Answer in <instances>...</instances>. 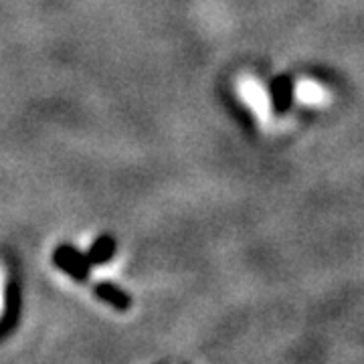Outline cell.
<instances>
[{
	"instance_id": "obj_1",
	"label": "cell",
	"mask_w": 364,
	"mask_h": 364,
	"mask_svg": "<svg viewBox=\"0 0 364 364\" xmlns=\"http://www.w3.org/2000/svg\"><path fill=\"white\" fill-rule=\"evenodd\" d=\"M237 91L241 95V100L253 109V114L259 117V119H267L269 117V109H272V104H269V95L267 91L261 87L259 83L253 77H241L239 83H237Z\"/></svg>"
},
{
	"instance_id": "obj_2",
	"label": "cell",
	"mask_w": 364,
	"mask_h": 364,
	"mask_svg": "<svg viewBox=\"0 0 364 364\" xmlns=\"http://www.w3.org/2000/svg\"><path fill=\"white\" fill-rule=\"evenodd\" d=\"M53 259H55V265H57L59 269H63L65 273H69L73 279H77V282H87L91 263L87 257H83V255L79 253L77 249L69 247V245H61V247L55 251Z\"/></svg>"
},
{
	"instance_id": "obj_3",
	"label": "cell",
	"mask_w": 364,
	"mask_h": 364,
	"mask_svg": "<svg viewBox=\"0 0 364 364\" xmlns=\"http://www.w3.org/2000/svg\"><path fill=\"white\" fill-rule=\"evenodd\" d=\"M93 294L97 296V298L105 301L107 306H112L114 310L117 312H126V310H130L132 306V298L116 284H109V282H102V284H97L95 289H93Z\"/></svg>"
},
{
	"instance_id": "obj_4",
	"label": "cell",
	"mask_w": 364,
	"mask_h": 364,
	"mask_svg": "<svg viewBox=\"0 0 364 364\" xmlns=\"http://www.w3.org/2000/svg\"><path fill=\"white\" fill-rule=\"evenodd\" d=\"M294 91H296V97L299 102L308 105H324L328 102V97H330L326 87H322L316 81H310V79H301Z\"/></svg>"
},
{
	"instance_id": "obj_5",
	"label": "cell",
	"mask_w": 364,
	"mask_h": 364,
	"mask_svg": "<svg viewBox=\"0 0 364 364\" xmlns=\"http://www.w3.org/2000/svg\"><path fill=\"white\" fill-rule=\"evenodd\" d=\"M114 253H116V243L109 237H102L91 245L87 259H90V263H105V261L112 259Z\"/></svg>"
},
{
	"instance_id": "obj_6",
	"label": "cell",
	"mask_w": 364,
	"mask_h": 364,
	"mask_svg": "<svg viewBox=\"0 0 364 364\" xmlns=\"http://www.w3.org/2000/svg\"><path fill=\"white\" fill-rule=\"evenodd\" d=\"M273 93H275V105H277L279 109H286L287 104H289V97H291V85L287 83V79L275 81Z\"/></svg>"
}]
</instances>
